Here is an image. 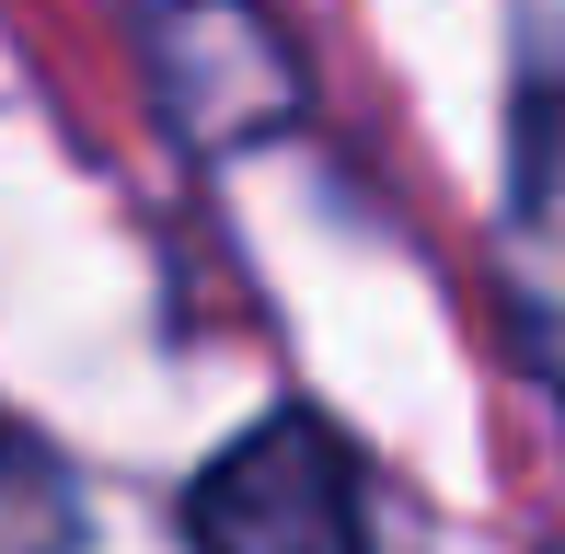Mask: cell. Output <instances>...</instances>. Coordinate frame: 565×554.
<instances>
[{
	"label": "cell",
	"instance_id": "1",
	"mask_svg": "<svg viewBox=\"0 0 565 554\" xmlns=\"http://www.w3.org/2000/svg\"><path fill=\"white\" fill-rule=\"evenodd\" d=\"M196 554H370V473L312 405L254 416L185 486Z\"/></svg>",
	"mask_w": 565,
	"mask_h": 554
},
{
	"label": "cell",
	"instance_id": "2",
	"mask_svg": "<svg viewBox=\"0 0 565 554\" xmlns=\"http://www.w3.org/2000/svg\"><path fill=\"white\" fill-rule=\"evenodd\" d=\"M0 554H82V486L12 405H0Z\"/></svg>",
	"mask_w": 565,
	"mask_h": 554
}]
</instances>
